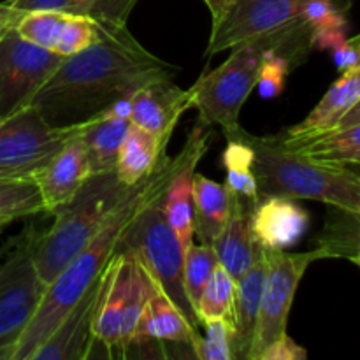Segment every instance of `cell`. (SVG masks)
I'll list each match as a JSON object with an SVG mask.
<instances>
[{
    "mask_svg": "<svg viewBox=\"0 0 360 360\" xmlns=\"http://www.w3.org/2000/svg\"><path fill=\"white\" fill-rule=\"evenodd\" d=\"M192 148V137H186L185 146L176 157H164L157 164L151 174L141 179L130 188V192L118 202V206L109 213L97 234L90 239L86 246L60 271L58 276L46 287L37 309L32 316L30 323L21 334L11 360H30L46 338L56 329L69 309L83 297L84 292L95 283L98 276L104 273L105 266L118 250L122 236L134 214L146 204L151 197L165 192L186 160Z\"/></svg>",
    "mask_w": 360,
    "mask_h": 360,
    "instance_id": "obj_2",
    "label": "cell"
},
{
    "mask_svg": "<svg viewBox=\"0 0 360 360\" xmlns=\"http://www.w3.org/2000/svg\"><path fill=\"white\" fill-rule=\"evenodd\" d=\"M86 123L53 127L34 105L4 118L0 125V179H34L72 137L83 132Z\"/></svg>",
    "mask_w": 360,
    "mask_h": 360,
    "instance_id": "obj_7",
    "label": "cell"
},
{
    "mask_svg": "<svg viewBox=\"0 0 360 360\" xmlns=\"http://www.w3.org/2000/svg\"><path fill=\"white\" fill-rule=\"evenodd\" d=\"M37 236L34 225L21 232L13 252L0 266V360L13 357L46 290L35 269Z\"/></svg>",
    "mask_w": 360,
    "mask_h": 360,
    "instance_id": "obj_9",
    "label": "cell"
},
{
    "mask_svg": "<svg viewBox=\"0 0 360 360\" xmlns=\"http://www.w3.org/2000/svg\"><path fill=\"white\" fill-rule=\"evenodd\" d=\"M109 276V264L104 273L69 309L56 329L46 338L30 360H86L94 345V326L98 304Z\"/></svg>",
    "mask_w": 360,
    "mask_h": 360,
    "instance_id": "obj_12",
    "label": "cell"
},
{
    "mask_svg": "<svg viewBox=\"0 0 360 360\" xmlns=\"http://www.w3.org/2000/svg\"><path fill=\"white\" fill-rule=\"evenodd\" d=\"M2 122H4V118H2V115H0V125H2Z\"/></svg>",
    "mask_w": 360,
    "mask_h": 360,
    "instance_id": "obj_40",
    "label": "cell"
},
{
    "mask_svg": "<svg viewBox=\"0 0 360 360\" xmlns=\"http://www.w3.org/2000/svg\"><path fill=\"white\" fill-rule=\"evenodd\" d=\"M225 169H227L229 190L241 195L248 204L255 206L260 200L255 172H253V151L243 141L229 137L227 148L224 151Z\"/></svg>",
    "mask_w": 360,
    "mask_h": 360,
    "instance_id": "obj_26",
    "label": "cell"
},
{
    "mask_svg": "<svg viewBox=\"0 0 360 360\" xmlns=\"http://www.w3.org/2000/svg\"><path fill=\"white\" fill-rule=\"evenodd\" d=\"M164 195L165 192L158 193L139 207L127 225L120 246L136 255L144 274L153 280L188 322L199 329L200 322L190 304L183 280L185 250L164 214Z\"/></svg>",
    "mask_w": 360,
    "mask_h": 360,
    "instance_id": "obj_6",
    "label": "cell"
},
{
    "mask_svg": "<svg viewBox=\"0 0 360 360\" xmlns=\"http://www.w3.org/2000/svg\"><path fill=\"white\" fill-rule=\"evenodd\" d=\"M120 246V245H118ZM122 248V246H120ZM127 257V287L123 294V309H122V322H120V336H118V350L116 357L125 359L129 357V348L134 340L137 322L141 319L144 304H146L148 292V278L144 274L143 267L137 262L136 255L130 250L122 248Z\"/></svg>",
    "mask_w": 360,
    "mask_h": 360,
    "instance_id": "obj_24",
    "label": "cell"
},
{
    "mask_svg": "<svg viewBox=\"0 0 360 360\" xmlns=\"http://www.w3.org/2000/svg\"><path fill=\"white\" fill-rule=\"evenodd\" d=\"M360 123V97L355 101V104L341 116L340 120L336 122V125L333 127L330 130H338V129H345V127H352V125H357ZM329 132V130H327Z\"/></svg>",
    "mask_w": 360,
    "mask_h": 360,
    "instance_id": "obj_37",
    "label": "cell"
},
{
    "mask_svg": "<svg viewBox=\"0 0 360 360\" xmlns=\"http://www.w3.org/2000/svg\"><path fill=\"white\" fill-rule=\"evenodd\" d=\"M129 127L130 120L108 118L104 115H97L95 118L88 120L81 137L86 148L91 174H101L116 167L120 148Z\"/></svg>",
    "mask_w": 360,
    "mask_h": 360,
    "instance_id": "obj_22",
    "label": "cell"
},
{
    "mask_svg": "<svg viewBox=\"0 0 360 360\" xmlns=\"http://www.w3.org/2000/svg\"><path fill=\"white\" fill-rule=\"evenodd\" d=\"M70 14L63 11H27L20 18L14 30L32 44L55 51L56 42Z\"/></svg>",
    "mask_w": 360,
    "mask_h": 360,
    "instance_id": "obj_28",
    "label": "cell"
},
{
    "mask_svg": "<svg viewBox=\"0 0 360 360\" xmlns=\"http://www.w3.org/2000/svg\"><path fill=\"white\" fill-rule=\"evenodd\" d=\"M23 11L14 9V7H11L7 2H0V30L16 27V23L20 21V18L23 16Z\"/></svg>",
    "mask_w": 360,
    "mask_h": 360,
    "instance_id": "obj_35",
    "label": "cell"
},
{
    "mask_svg": "<svg viewBox=\"0 0 360 360\" xmlns=\"http://www.w3.org/2000/svg\"><path fill=\"white\" fill-rule=\"evenodd\" d=\"M248 144L253 151V172L260 197L320 200L360 217L359 172L345 165L315 160L278 136H253L241 125L224 134Z\"/></svg>",
    "mask_w": 360,
    "mask_h": 360,
    "instance_id": "obj_3",
    "label": "cell"
},
{
    "mask_svg": "<svg viewBox=\"0 0 360 360\" xmlns=\"http://www.w3.org/2000/svg\"><path fill=\"white\" fill-rule=\"evenodd\" d=\"M164 155L165 148L153 134L130 123L115 167L120 181L129 186L139 183L153 172Z\"/></svg>",
    "mask_w": 360,
    "mask_h": 360,
    "instance_id": "obj_21",
    "label": "cell"
},
{
    "mask_svg": "<svg viewBox=\"0 0 360 360\" xmlns=\"http://www.w3.org/2000/svg\"><path fill=\"white\" fill-rule=\"evenodd\" d=\"M218 264L217 253L213 246L207 245H190L185 250V262H183V280H185V290L188 295L190 304L193 309L197 308L204 287L213 274L214 266Z\"/></svg>",
    "mask_w": 360,
    "mask_h": 360,
    "instance_id": "obj_29",
    "label": "cell"
},
{
    "mask_svg": "<svg viewBox=\"0 0 360 360\" xmlns=\"http://www.w3.org/2000/svg\"><path fill=\"white\" fill-rule=\"evenodd\" d=\"M200 326L206 334L197 338L192 352L200 360H234L232 355V338L234 323L225 319H207Z\"/></svg>",
    "mask_w": 360,
    "mask_h": 360,
    "instance_id": "obj_30",
    "label": "cell"
},
{
    "mask_svg": "<svg viewBox=\"0 0 360 360\" xmlns=\"http://www.w3.org/2000/svg\"><path fill=\"white\" fill-rule=\"evenodd\" d=\"M105 30H109V28L102 27L94 18L70 14L67 23L63 25L55 51L63 56L76 55V53L83 51L88 46L94 44L95 41H98Z\"/></svg>",
    "mask_w": 360,
    "mask_h": 360,
    "instance_id": "obj_31",
    "label": "cell"
},
{
    "mask_svg": "<svg viewBox=\"0 0 360 360\" xmlns=\"http://www.w3.org/2000/svg\"><path fill=\"white\" fill-rule=\"evenodd\" d=\"M148 278V276H146ZM150 292L141 319L137 322L132 343H151V341H171L188 347L190 350L200 336L199 329L188 322L178 306L162 292V288L148 278Z\"/></svg>",
    "mask_w": 360,
    "mask_h": 360,
    "instance_id": "obj_17",
    "label": "cell"
},
{
    "mask_svg": "<svg viewBox=\"0 0 360 360\" xmlns=\"http://www.w3.org/2000/svg\"><path fill=\"white\" fill-rule=\"evenodd\" d=\"M311 28L302 18L255 35L234 46L227 60L217 69L204 72L195 81V104L199 123L218 125L227 134L239 127V112L257 86L260 70L273 51Z\"/></svg>",
    "mask_w": 360,
    "mask_h": 360,
    "instance_id": "obj_4",
    "label": "cell"
},
{
    "mask_svg": "<svg viewBox=\"0 0 360 360\" xmlns=\"http://www.w3.org/2000/svg\"><path fill=\"white\" fill-rule=\"evenodd\" d=\"M236 280L225 271L224 266L217 264L210 281L204 287L202 295L197 302V319L202 323L207 319H234Z\"/></svg>",
    "mask_w": 360,
    "mask_h": 360,
    "instance_id": "obj_27",
    "label": "cell"
},
{
    "mask_svg": "<svg viewBox=\"0 0 360 360\" xmlns=\"http://www.w3.org/2000/svg\"><path fill=\"white\" fill-rule=\"evenodd\" d=\"M340 255L341 253L336 252V248L327 245L319 246L311 252L301 253H292L288 250H283V252L264 250L266 278H264L259 322H257L250 360H259L262 352L273 341L287 334L288 313L294 304L299 283H301L306 269L316 260Z\"/></svg>",
    "mask_w": 360,
    "mask_h": 360,
    "instance_id": "obj_8",
    "label": "cell"
},
{
    "mask_svg": "<svg viewBox=\"0 0 360 360\" xmlns=\"http://www.w3.org/2000/svg\"><path fill=\"white\" fill-rule=\"evenodd\" d=\"M264 278H266V257L262 255L241 278L236 280L234 319H232L234 323L232 355L236 360H250L257 322H259Z\"/></svg>",
    "mask_w": 360,
    "mask_h": 360,
    "instance_id": "obj_18",
    "label": "cell"
},
{
    "mask_svg": "<svg viewBox=\"0 0 360 360\" xmlns=\"http://www.w3.org/2000/svg\"><path fill=\"white\" fill-rule=\"evenodd\" d=\"M308 0H236L220 23L211 28L206 56L232 49L255 35L301 18Z\"/></svg>",
    "mask_w": 360,
    "mask_h": 360,
    "instance_id": "obj_11",
    "label": "cell"
},
{
    "mask_svg": "<svg viewBox=\"0 0 360 360\" xmlns=\"http://www.w3.org/2000/svg\"><path fill=\"white\" fill-rule=\"evenodd\" d=\"M132 186L120 181L116 169L91 174L79 192L53 213V225L39 232L35 243V269L44 287L90 243Z\"/></svg>",
    "mask_w": 360,
    "mask_h": 360,
    "instance_id": "obj_5",
    "label": "cell"
},
{
    "mask_svg": "<svg viewBox=\"0 0 360 360\" xmlns=\"http://www.w3.org/2000/svg\"><path fill=\"white\" fill-rule=\"evenodd\" d=\"M252 207V204L231 190V214L213 243L218 264L224 266L234 280L241 278L264 255V248L250 229Z\"/></svg>",
    "mask_w": 360,
    "mask_h": 360,
    "instance_id": "obj_16",
    "label": "cell"
},
{
    "mask_svg": "<svg viewBox=\"0 0 360 360\" xmlns=\"http://www.w3.org/2000/svg\"><path fill=\"white\" fill-rule=\"evenodd\" d=\"M39 213L44 204L35 179H0V229Z\"/></svg>",
    "mask_w": 360,
    "mask_h": 360,
    "instance_id": "obj_25",
    "label": "cell"
},
{
    "mask_svg": "<svg viewBox=\"0 0 360 360\" xmlns=\"http://www.w3.org/2000/svg\"><path fill=\"white\" fill-rule=\"evenodd\" d=\"M83 134V132H81ZM76 136L34 176L41 192L44 213L65 206L91 176L83 137Z\"/></svg>",
    "mask_w": 360,
    "mask_h": 360,
    "instance_id": "obj_15",
    "label": "cell"
},
{
    "mask_svg": "<svg viewBox=\"0 0 360 360\" xmlns=\"http://www.w3.org/2000/svg\"><path fill=\"white\" fill-rule=\"evenodd\" d=\"M360 97V76L354 69L341 72V77L327 90L316 108L297 125L280 134L281 139L295 141L327 132Z\"/></svg>",
    "mask_w": 360,
    "mask_h": 360,
    "instance_id": "obj_19",
    "label": "cell"
},
{
    "mask_svg": "<svg viewBox=\"0 0 360 360\" xmlns=\"http://www.w3.org/2000/svg\"><path fill=\"white\" fill-rule=\"evenodd\" d=\"M67 56L44 49L7 28L0 35V115L2 118L32 105Z\"/></svg>",
    "mask_w": 360,
    "mask_h": 360,
    "instance_id": "obj_10",
    "label": "cell"
},
{
    "mask_svg": "<svg viewBox=\"0 0 360 360\" xmlns=\"http://www.w3.org/2000/svg\"><path fill=\"white\" fill-rule=\"evenodd\" d=\"M178 67L148 51L125 27L109 28L83 51L67 56L39 90L32 105L53 127L79 125L115 101L136 95Z\"/></svg>",
    "mask_w": 360,
    "mask_h": 360,
    "instance_id": "obj_1",
    "label": "cell"
},
{
    "mask_svg": "<svg viewBox=\"0 0 360 360\" xmlns=\"http://www.w3.org/2000/svg\"><path fill=\"white\" fill-rule=\"evenodd\" d=\"M309 214L295 199L260 197L250 211V229L253 238L267 252H283L304 236Z\"/></svg>",
    "mask_w": 360,
    "mask_h": 360,
    "instance_id": "obj_14",
    "label": "cell"
},
{
    "mask_svg": "<svg viewBox=\"0 0 360 360\" xmlns=\"http://www.w3.org/2000/svg\"><path fill=\"white\" fill-rule=\"evenodd\" d=\"M352 260H354V262H355V264H357V266L360 267V252H359V253H357V255H355V257H354V259H352Z\"/></svg>",
    "mask_w": 360,
    "mask_h": 360,
    "instance_id": "obj_38",
    "label": "cell"
},
{
    "mask_svg": "<svg viewBox=\"0 0 360 360\" xmlns=\"http://www.w3.org/2000/svg\"><path fill=\"white\" fill-rule=\"evenodd\" d=\"M195 104V84L179 88L172 79H157L141 88L132 97L130 123L153 134L164 148L178 125L183 112Z\"/></svg>",
    "mask_w": 360,
    "mask_h": 360,
    "instance_id": "obj_13",
    "label": "cell"
},
{
    "mask_svg": "<svg viewBox=\"0 0 360 360\" xmlns=\"http://www.w3.org/2000/svg\"><path fill=\"white\" fill-rule=\"evenodd\" d=\"M6 30H7V28H6ZM2 32H4V30H0V35H2Z\"/></svg>",
    "mask_w": 360,
    "mask_h": 360,
    "instance_id": "obj_41",
    "label": "cell"
},
{
    "mask_svg": "<svg viewBox=\"0 0 360 360\" xmlns=\"http://www.w3.org/2000/svg\"><path fill=\"white\" fill-rule=\"evenodd\" d=\"M359 178H360V172H359Z\"/></svg>",
    "mask_w": 360,
    "mask_h": 360,
    "instance_id": "obj_42",
    "label": "cell"
},
{
    "mask_svg": "<svg viewBox=\"0 0 360 360\" xmlns=\"http://www.w3.org/2000/svg\"><path fill=\"white\" fill-rule=\"evenodd\" d=\"M132 97H123L118 98V101L112 102L108 109L101 112V115L108 116V118H123V120H130V115H132Z\"/></svg>",
    "mask_w": 360,
    "mask_h": 360,
    "instance_id": "obj_34",
    "label": "cell"
},
{
    "mask_svg": "<svg viewBox=\"0 0 360 360\" xmlns=\"http://www.w3.org/2000/svg\"><path fill=\"white\" fill-rule=\"evenodd\" d=\"M11 7L18 11H63L69 13L70 0H6Z\"/></svg>",
    "mask_w": 360,
    "mask_h": 360,
    "instance_id": "obj_33",
    "label": "cell"
},
{
    "mask_svg": "<svg viewBox=\"0 0 360 360\" xmlns=\"http://www.w3.org/2000/svg\"><path fill=\"white\" fill-rule=\"evenodd\" d=\"M278 137H280V134H278ZM281 141L287 146L295 148V150L302 151L315 160L345 165V167H350V165H359L360 167V123L345 127V129L316 134V136L304 137V139Z\"/></svg>",
    "mask_w": 360,
    "mask_h": 360,
    "instance_id": "obj_23",
    "label": "cell"
},
{
    "mask_svg": "<svg viewBox=\"0 0 360 360\" xmlns=\"http://www.w3.org/2000/svg\"><path fill=\"white\" fill-rule=\"evenodd\" d=\"M308 352L299 347L288 334H283L262 352L259 360H304Z\"/></svg>",
    "mask_w": 360,
    "mask_h": 360,
    "instance_id": "obj_32",
    "label": "cell"
},
{
    "mask_svg": "<svg viewBox=\"0 0 360 360\" xmlns=\"http://www.w3.org/2000/svg\"><path fill=\"white\" fill-rule=\"evenodd\" d=\"M236 0H204V4L210 9L211 18H213V27L217 23H220L221 18L231 11V7L234 6Z\"/></svg>",
    "mask_w": 360,
    "mask_h": 360,
    "instance_id": "obj_36",
    "label": "cell"
},
{
    "mask_svg": "<svg viewBox=\"0 0 360 360\" xmlns=\"http://www.w3.org/2000/svg\"><path fill=\"white\" fill-rule=\"evenodd\" d=\"M193 234L199 243L213 246L231 214V190L202 174H193Z\"/></svg>",
    "mask_w": 360,
    "mask_h": 360,
    "instance_id": "obj_20",
    "label": "cell"
},
{
    "mask_svg": "<svg viewBox=\"0 0 360 360\" xmlns=\"http://www.w3.org/2000/svg\"><path fill=\"white\" fill-rule=\"evenodd\" d=\"M350 70H352V69H350ZM354 70H355V72H357L359 76H360V62L357 63V67H354Z\"/></svg>",
    "mask_w": 360,
    "mask_h": 360,
    "instance_id": "obj_39",
    "label": "cell"
}]
</instances>
